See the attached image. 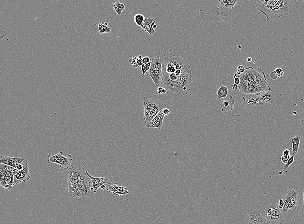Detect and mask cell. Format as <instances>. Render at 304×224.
I'll use <instances>...</instances> for the list:
<instances>
[{"instance_id":"8fae6325","label":"cell","mask_w":304,"mask_h":224,"mask_svg":"<svg viewBox=\"0 0 304 224\" xmlns=\"http://www.w3.org/2000/svg\"><path fill=\"white\" fill-rule=\"evenodd\" d=\"M246 220L250 224H270L262 216L260 210L255 207L250 208Z\"/></svg>"},{"instance_id":"1f68e13d","label":"cell","mask_w":304,"mask_h":224,"mask_svg":"<svg viewBox=\"0 0 304 224\" xmlns=\"http://www.w3.org/2000/svg\"><path fill=\"white\" fill-rule=\"evenodd\" d=\"M137 61L136 64L134 68H139L140 67H141L142 66L143 64L142 62L143 58L142 55H139L137 57Z\"/></svg>"},{"instance_id":"ba28073f","label":"cell","mask_w":304,"mask_h":224,"mask_svg":"<svg viewBox=\"0 0 304 224\" xmlns=\"http://www.w3.org/2000/svg\"><path fill=\"white\" fill-rule=\"evenodd\" d=\"M164 61L173 66L176 70H180L182 74L192 73L191 67L188 64V62L179 55L170 56L166 57Z\"/></svg>"},{"instance_id":"7bdbcfd3","label":"cell","mask_w":304,"mask_h":224,"mask_svg":"<svg viewBox=\"0 0 304 224\" xmlns=\"http://www.w3.org/2000/svg\"><path fill=\"white\" fill-rule=\"evenodd\" d=\"M163 87H159L157 88V93L158 94H162V90L163 89Z\"/></svg>"},{"instance_id":"b9f144b4","label":"cell","mask_w":304,"mask_h":224,"mask_svg":"<svg viewBox=\"0 0 304 224\" xmlns=\"http://www.w3.org/2000/svg\"><path fill=\"white\" fill-rule=\"evenodd\" d=\"M23 167H24V164H20L18 165L17 167V168H16V169L19 170H21L22 169H23Z\"/></svg>"},{"instance_id":"d6986e66","label":"cell","mask_w":304,"mask_h":224,"mask_svg":"<svg viewBox=\"0 0 304 224\" xmlns=\"http://www.w3.org/2000/svg\"><path fill=\"white\" fill-rule=\"evenodd\" d=\"M235 103V99L232 95H230L229 98H224V100L222 101L220 103L222 112L227 113L228 111H232Z\"/></svg>"},{"instance_id":"30bf717a","label":"cell","mask_w":304,"mask_h":224,"mask_svg":"<svg viewBox=\"0 0 304 224\" xmlns=\"http://www.w3.org/2000/svg\"><path fill=\"white\" fill-rule=\"evenodd\" d=\"M47 159L48 163H53L58 164L59 165L60 168L62 170L68 169L71 165L73 160L70 154L68 155V156H64L62 151L54 155L51 156L49 154Z\"/></svg>"},{"instance_id":"7402d4cb","label":"cell","mask_w":304,"mask_h":224,"mask_svg":"<svg viewBox=\"0 0 304 224\" xmlns=\"http://www.w3.org/2000/svg\"><path fill=\"white\" fill-rule=\"evenodd\" d=\"M301 136L297 135L292 138V148H290L291 155L295 156L298 153Z\"/></svg>"},{"instance_id":"4316f807","label":"cell","mask_w":304,"mask_h":224,"mask_svg":"<svg viewBox=\"0 0 304 224\" xmlns=\"http://www.w3.org/2000/svg\"><path fill=\"white\" fill-rule=\"evenodd\" d=\"M112 7L114 9L118 15H121L122 14V11L125 9L124 3H120L119 2L114 3L112 5Z\"/></svg>"},{"instance_id":"c3c4849f","label":"cell","mask_w":304,"mask_h":224,"mask_svg":"<svg viewBox=\"0 0 304 224\" xmlns=\"http://www.w3.org/2000/svg\"><path fill=\"white\" fill-rule=\"evenodd\" d=\"M293 114L294 115L296 114V112H293Z\"/></svg>"},{"instance_id":"f35d334b","label":"cell","mask_w":304,"mask_h":224,"mask_svg":"<svg viewBox=\"0 0 304 224\" xmlns=\"http://www.w3.org/2000/svg\"><path fill=\"white\" fill-rule=\"evenodd\" d=\"M163 114L165 115V116H169L170 113V111L169 109L166 108H164L163 109Z\"/></svg>"},{"instance_id":"bcb514c9","label":"cell","mask_w":304,"mask_h":224,"mask_svg":"<svg viewBox=\"0 0 304 224\" xmlns=\"http://www.w3.org/2000/svg\"><path fill=\"white\" fill-rule=\"evenodd\" d=\"M101 188L102 189H103V190H106V189H107V188H106V186H105V185H102L101 187Z\"/></svg>"},{"instance_id":"8992f818","label":"cell","mask_w":304,"mask_h":224,"mask_svg":"<svg viewBox=\"0 0 304 224\" xmlns=\"http://www.w3.org/2000/svg\"><path fill=\"white\" fill-rule=\"evenodd\" d=\"M265 211L266 219L270 224L283 223L286 219V215L274 203L267 205Z\"/></svg>"},{"instance_id":"d590c367","label":"cell","mask_w":304,"mask_h":224,"mask_svg":"<svg viewBox=\"0 0 304 224\" xmlns=\"http://www.w3.org/2000/svg\"><path fill=\"white\" fill-rule=\"evenodd\" d=\"M137 57H133V58H131L129 60V62L132 65V67H135L137 61Z\"/></svg>"},{"instance_id":"ee69618b","label":"cell","mask_w":304,"mask_h":224,"mask_svg":"<svg viewBox=\"0 0 304 224\" xmlns=\"http://www.w3.org/2000/svg\"><path fill=\"white\" fill-rule=\"evenodd\" d=\"M167 89L165 88H163V90H162V94H165L167 93Z\"/></svg>"},{"instance_id":"f6af8a7d","label":"cell","mask_w":304,"mask_h":224,"mask_svg":"<svg viewBox=\"0 0 304 224\" xmlns=\"http://www.w3.org/2000/svg\"><path fill=\"white\" fill-rule=\"evenodd\" d=\"M252 61V58H251V57H249L247 58V62H251V61Z\"/></svg>"},{"instance_id":"3957f363","label":"cell","mask_w":304,"mask_h":224,"mask_svg":"<svg viewBox=\"0 0 304 224\" xmlns=\"http://www.w3.org/2000/svg\"><path fill=\"white\" fill-rule=\"evenodd\" d=\"M68 192L73 198H84L91 195L89 178L82 173L81 169L73 167L68 173Z\"/></svg>"},{"instance_id":"74e56055","label":"cell","mask_w":304,"mask_h":224,"mask_svg":"<svg viewBox=\"0 0 304 224\" xmlns=\"http://www.w3.org/2000/svg\"><path fill=\"white\" fill-rule=\"evenodd\" d=\"M150 57H145L143 58L142 62L143 64H147L150 62Z\"/></svg>"},{"instance_id":"ab89813d","label":"cell","mask_w":304,"mask_h":224,"mask_svg":"<svg viewBox=\"0 0 304 224\" xmlns=\"http://www.w3.org/2000/svg\"><path fill=\"white\" fill-rule=\"evenodd\" d=\"M282 153L283 155L287 156L291 155V150H290V149H285V150H283Z\"/></svg>"},{"instance_id":"7a4b0ae2","label":"cell","mask_w":304,"mask_h":224,"mask_svg":"<svg viewBox=\"0 0 304 224\" xmlns=\"http://www.w3.org/2000/svg\"><path fill=\"white\" fill-rule=\"evenodd\" d=\"M254 2L257 10L270 20L291 14L297 5L296 0H255Z\"/></svg>"},{"instance_id":"9a60e30c","label":"cell","mask_w":304,"mask_h":224,"mask_svg":"<svg viewBox=\"0 0 304 224\" xmlns=\"http://www.w3.org/2000/svg\"><path fill=\"white\" fill-rule=\"evenodd\" d=\"M25 160L24 156L20 157H13L7 156H1L0 157V163L16 169L18 165L22 164Z\"/></svg>"},{"instance_id":"4fadbf2b","label":"cell","mask_w":304,"mask_h":224,"mask_svg":"<svg viewBox=\"0 0 304 224\" xmlns=\"http://www.w3.org/2000/svg\"><path fill=\"white\" fill-rule=\"evenodd\" d=\"M237 2V0H219L216 12L220 16H227L228 13L234 8Z\"/></svg>"},{"instance_id":"5bb4252c","label":"cell","mask_w":304,"mask_h":224,"mask_svg":"<svg viewBox=\"0 0 304 224\" xmlns=\"http://www.w3.org/2000/svg\"><path fill=\"white\" fill-rule=\"evenodd\" d=\"M86 173L88 177L91 180L92 184V187L93 188V192L96 193L98 189L103 185L105 184L110 185L112 183V180L109 179L107 178L104 177H95L90 175L87 171V169L85 170Z\"/></svg>"},{"instance_id":"d6a6232c","label":"cell","mask_w":304,"mask_h":224,"mask_svg":"<svg viewBox=\"0 0 304 224\" xmlns=\"http://www.w3.org/2000/svg\"><path fill=\"white\" fill-rule=\"evenodd\" d=\"M154 21H155L154 20L150 18L145 17L144 21V24H143V28H144V26H149V25H151V24H153V22Z\"/></svg>"},{"instance_id":"7dc6e473","label":"cell","mask_w":304,"mask_h":224,"mask_svg":"<svg viewBox=\"0 0 304 224\" xmlns=\"http://www.w3.org/2000/svg\"><path fill=\"white\" fill-rule=\"evenodd\" d=\"M90 190H91V191H93V190H94V189H93V187H91V188H90Z\"/></svg>"},{"instance_id":"f1b7e54d","label":"cell","mask_w":304,"mask_h":224,"mask_svg":"<svg viewBox=\"0 0 304 224\" xmlns=\"http://www.w3.org/2000/svg\"><path fill=\"white\" fill-rule=\"evenodd\" d=\"M99 33L101 35L103 34L105 32L110 33L111 31V29L107 26L104 25V22H103L102 24H99Z\"/></svg>"},{"instance_id":"e0dca14e","label":"cell","mask_w":304,"mask_h":224,"mask_svg":"<svg viewBox=\"0 0 304 224\" xmlns=\"http://www.w3.org/2000/svg\"><path fill=\"white\" fill-rule=\"evenodd\" d=\"M106 190L109 193H112L114 195L117 196H126L129 193L128 191L129 189L128 188L124 186L118 185L117 182H115L113 185L110 184L108 185Z\"/></svg>"},{"instance_id":"603a6c76","label":"cell","mask_w":304,"mask_h":224,"mask_svg":"<svg viewBox=\"0 0 304 224\" xmlns=\"http://www.w3.org/2000/svg\"><path fill=\"white\" fill-rule=\"evenodd\" d=\"M229 89L227 86H221L218 89L217 97L218 99L221 98H226L227 97Z\"/></svg>"},{"instance_id":"8d00e7d4","label":"cell","mask_w":304,"mask_h":224,"mask_svg":"<svg viewBox=\"0 0 304 224\" xmlns=\"http://www.w3.org/2000/svg\"><path fill=\"white\" fill-rule=\"evenodd\" d=\"M284 205V202L282 198L280 197V200H279V204L277 206L280 209H283V207Z\"/></svg>"},{"instance_id":"836d02e7","label":"cell","mask_w":304,"mask_h":224,"mask_svg":"<svg viewBox=\"0 0 304 224\" xmlns=\"http://www.w3.org/2000/svg\"><path fill=\"white\" fill-rule=\"evenodd\" d=\"M291 156L289 155H282L281 157V160L282 162L283 163L282 164H287V162H288V161H289V159L290 157H291Z\"/></svg>"},{"instance_id":"7c38bea8","label":"cell","mask_w":304,"mask_h":224,"mask_svg":"<svg viewBox=\"0 0 304 224\" xmlns=\"http://www.w3.org/2000/svg\"><path fill=\"white\" fill-rule=\"evenodd\" d=\"M31 178L29 164L27 163L24 164V167L21 170H17L15 168L13 170L14 185H17L22 182H26Z\"/></svg>"},{"instance_id":"e575fe53","label":"cell","mask_w":304,"mask_h":224,"mask_svg":"<svg viewBox=\"0 0 304 224\" xmlns=\"http://www.w3.org/2000/svg\"><path fill=\"white\" fill-rule=\"evenodd\" d=\"M245 71H246V68L242 65H239L237 68L236 72L239 74H243V73H244Z\"/></svg>"},{"instance_id":"5b68a950","label":"cell","mask_w":304,"mask_h":224,"mask_svg":"<svg viewBox=\"0 0 304 224\" xmlns=\"http://www.w3.org/2000/svg\"><path fill=\"white\" fill-rule=\"evenodd\" d=\"M166 106L163 100L156 94L144 98L143 116L145 123L153 119Z\"/></svg>"},{"instance_id":"44dd1931","label":"cell","mask_w":304,"mask_h":224,"mask_svg":"<svg viewBox=\"0 0 304 224\" xmlns=\"http://www.w3.org/2000/svg\"><path fill=\"white\" fill-rule=\"evenodd\" d=\"M164 61L163 59L160 57L159 56L157 57L156 58H152L151 61L150 70H162V64Z\"/></svg>"},{"instance_id":"52a82bcc","label":"cell","mask_w":304,"mask_h":224,"mask_svg":"<svg viewBox=\"0 0 304 224\" xmlns=\"http://www.w3.org/2000/svg\"><path fill=\"white\" fill-rule=\"evenodd\" d=\"M14 169L13 167L3 164L0 165L1 187L5 188L7 191L12 190L14 185L13 178Z\"/></svg>"},{"instance_id":"60d3db41","label":"cell","mask_w":304,"mask_h":224,"mask_svg":"<svg viewBox=\"0 0 304 224\" xmlns=\"http://www.w3.org/2000/svg\"><path fill=\"white\" fill-rule=\"evenodd\" d=\"M144 30L145 32H148V33L150 34V35H151L154 34L155 32V30L154 29H153V28H151V29H147Z\"/></svg>"},{"instance_id":"6da1fadb","label":"cell","mask_w":304,"mask_h":224,"mask_svg":"<svg viewBox=\"0 0 304 224\" xmlns=\"http://www.w3.org/2000/svg\"><path fill=\"white\" fill-rule=\"evenodd\" d=\"M238 76L241 83L238 88L244 95L249 98L253 94H257L262 91L271 89L267 81L265 72L259 67L255 70L250 67L246 68V71Z\"/></svg>"},{"instance_id":"f546056e","label":"cell","mask_w":304,"mask_h":224,"mask_svg":"<svg viewBox=\"0 0 304 224\" xmlns=\"http://www.w3.org/2000/svg\"><path fill=\"white\" fill-rule=\"evenodd\" d=\"M233 78L234 79V85H232V90H234L237 89L238 86H239L240 83L241 79L238 76V73L237 72L234 73Z\"/></svg>"},{"instance_id":"9c48e42d","label":"cell","mask_w":304,"mask_h":224,"mask_svg":"<svg viewBox=\"0 0 304 224\" xmlns=\"http://www.w3.org/2000/svg\"><path fill=\"white\" fill-rule=\"evenodd\" d=\"M256 95V98H252L253 101V103L251 104L252 107L255 106L257 103L260 106H263L266 104L273 105L276 97L275 91L271 89L261 92Z\"/></svg>"},{"instance_id":"d4e9b609","label":"cell","mask_w":304,"mask_h":224,"mask_svg":"<svg viewBox=\"0 0 304 224\" xmlns=\"http://www.w3.org/2000/svg\"><path fill=\"white\" fill-rule=\"evenodd\" d=\"M295 156L291 155V157H290V159H289V161H288L287 164H282L281 167L283 168V170L279 173V174L280 175H281L283 172H287L290 171V165L292 164V163H293V162H294Z\"/></svg>"},{"instance_id":"83f0119b","label":"cell","mask_w":304,"mask_h":224,"mask_svg":"<svg viewBox=\"0 0 304 224\" xmlns=\"http://www.w3.org/2000/svg\"><path fill=\"white\" fill-rule=\"evenodd\" d=\"M145 18L143 14H140V13H137V14H136L134 17V21L136 24H137V26H141L142 29Z\"/></svg>"},{"instance_id":"cb8c5ba5","label":"cell","mask_w":304,"mask_h":224,"mask_svg":"<svg viewBox=\"0 0 304 224\" xmlns=\"http://www.w3.org/2000/svg\"><path fill=\"white\" fill-rule=\"evenodd\" d=\"M282 199L284 202V205L283 207V208L282 211L285 214V213H286L288 210L291 209V205L290 204V199H289V193L288 191Z\"/></svg>"},{"instance_id":"484cf974","label":"cell","mask_w":304,"mask_h":224,"mask_svg":"<svg viewBox=\"0 0 304 224\" xmlns=\"http://www.w3.org/2000/svg\"><path fill=\"white\" fill-rule=\"evenodd\" d=\"M284 75L283 70L281 68H277L271 72L270 73V76L271 79L273 80L276 79L278 78H280L283 76Z\"/></svg>"},{"instance_id":"ac0fdd59","label":"cell","mask_w":304,"mask_h":224,"mask_svg":"<svg viewBox=\"0 0 304 224\" xmlns=\"http://www.w3.org/2000/svg\"><path fill=\"white\" fill-rule=\"evenodd\" d=\"M288 191L289 192V199L291 205V209L293 212H295L298 206L301 204V201L300 200L299 196L295 190L289 188Z\"/></svg>"},{"instance_id":"4dcf8cb0","label":"cell","mask_w":304,"mask_h":224,"mask_svg":"<svg viewBox=\"0 0 304 224\" xmlns=\"http://www.w3.org/2000/svg\"><path fill=\"white\" fill-rule=\"evenodd\" d=\"M150 66H151V62L147 64H143L141 67L142 74L141 75V77H144L145 75L150 70Z\"/></svg>"},{"instance_id":"2e32d148","label":"cell","mask_w":304,"mask_h":224,"mask_svg":"<svg viewBox=\"0 0 304 224\" xmlns=\"http://www.w3.org/2000/svg\"><path fill=\"white\" fill-rule=\"evenodd\" d=\"M165 116L163 110H161L153 119L145 124V128L147 129L151 128H157L161 130L163 128V122Z\"/></svg>"},{"instance_id":"681fc988","label":"cell","mask_w":304,"mask_h":224,"mask_svg":"<svg viewBox=\"0 0 304 224\" xmlns=\"http://www.w3.org/2000/svg\"></svg>"},{"instance_id":"ffe728a7","label":"cell","mask_w":304,"mask_h":224,"mask_svg":"<svg viewBox=\"0 0 304 224\" xmlns=\"http://www.w3.org/2000/svg\"><path fill=\"white\" fill-rule=\"evenodd\" d=\"M148 75L152 78L156 87L162 84L163 77L162 70H156V71L149 70Z\"/></svg>"},{"instance_id":"277c9868","label":"cell","mask_w":304,"mask_h":224,"mask_svg":"<svg viewBox=\"0 0 304 224\" xmlns=\"http://www.w3.org/2000/svg\"><path fill=\"white\" fill-rule=\"evenodd\" d=\"M163 82L167 90L180 96L187 95L193 85L192 73L182 74L175 81L163 79Z\"/></svg>"}]
</instances>
